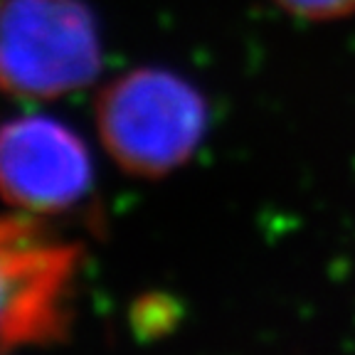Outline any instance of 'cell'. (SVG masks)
Returning <instances> with one entry per match:
<instances>
[{
	"label": "cell",
	"instance_id": "cell-4",
	"mask_svg": "<svg viewBox=\"0 0 355 355\" xmlns=\"http://www.w3.org/2000/svg\"><path fill=\"white\" fill-rule=\"evenodd\" d=\"M0 185L17 212L57 215L89 193L92 158L84 141L57 119H12L0 139Z\"/></svg>",
	"mask_w": 355,
	"mask_h": 355
},
{
	"label": "cell",
	"instance_id": "cell-3",
	"mask_svg": "<svg viewBox=\"0 0 355 355\" xmlns=\"http://www.w3.org/2000/svg\"><path fill=\"white\" fill-rule=\"evenodd\" d=\"M0 60L10 94L55 99L96 77L99 35L79 0H8Z\"/></svg>",
	"mask_w": 355,
	"mask_h": 355
},
{
	"label": "cell",
	"instance_id": "cell-5",
	"mask_svg": "<svg viewBox=\"0 0 355 355\" xmlns=\"http://www.w3.org/2000/svg\"><path fill=\"white\" fill-rule=\"evenodd\" d=\"M274 3L304 20H336L355 10V0H274Z\"/></svg>",
	"mask_w": 355,
	"mask_h": 355
},
{
	"label": "cell",
	"instance_id": "cell-1",
	"mask_svg": "<svg viewBox=\"0 0 355 355\" xmlns=\"http://www.w3.org/2000/svg\"><path fill=\"white\" fill-rule=\"evenodd\" d=\"M96 128L111 161L136 178H163L205 139L207 106L198 89L163 69H136L106 84Z\"/></svg>",
	"mask_w": 355,
	"mask_h": 355
},
{
	"label": "cell",
	"instance_id": "cell-2",
	"mask_svg": "<svg viewBox=\"0 0 355 355\" xmlns=\"http://www.w3.org/2000/svg\"><path fill=\"white\" fill-rule=\"evenodd\" d=\"M82 247L42 230L37 215L15 212L0 227L3 348L52 345L69 336Z\"/></svg>",
	"mask_w": 355,
	"mask_h": 355
}]
</instances>
